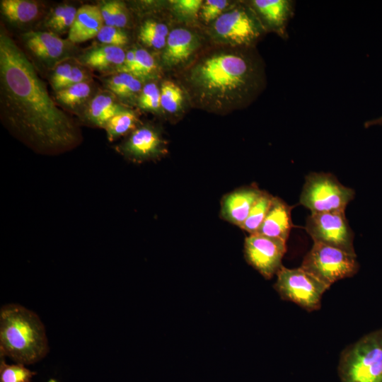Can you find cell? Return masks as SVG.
I'll list each match as a JSON object with an SVG mask.
<instances>
[{"instance_id": "9", "label": "cell", "mask_w": 382, "mask_h": 382, "mask_svg": "<svg viewBox=\"0 0 382 382\" xmlns=\"http://www.w3.org/2000/svg\"><path fill=\"white\" fill-rule=\"evenodd\" d=\"M305 228L313 241L356 255L354 233L345 212L311 213L306 219Z\"/></svg>"}, {"instance_id": "32", "label": "cell", "mask_w": 382, "mask_h": 382, "mask_svg": "<svg viewBox=\"0 0 382 382\" xmlns=\"http://www.w3.org/2000/svg\"><path fill=\"white\" fill-rule=\"evenodd\" d=\"M139 103L146 110L158 109L161 106V91L155 83H148L142 88Z\"/></svg>"}, {"instance_id": "8", "label": "cell", "mask_w": 382, "mask_h": 382, "mask_svg": "<svg viewBox=\"0 0 382 382\" xmlns=\"http://www.w3.org/2000/svg\"><path fill=\"white\" fill-rule=\"evenodd\" d=\"M264 30L254 11L244 6L223 13L213 25L214 35L219 41L243 47H252Z\"/></svg>"}, {"instance_id": "2", "label": "cell", "mask_w": 382, "mask_h": 382, "mask_svg": "<svg viewBox=\"0 0 382 382\" xmlns=\"http://www.w3.org/2000/svg\"><path fill=\"white\" fill-rule=\"evenodd\" d=\"M250 48L213 52L191 67L187 81L202 105L224 110L248 105L257 97L264 88L265 71Z\"/></svg>"}, {"instance_id": "25", "label": "cell", "mask_w": 382, "mask_h": 382, "mask_svg": "<svg viewBox=\"0 0 382 382\" xmlns=\"http://www.w3.org/2000/svg\"><path fill=\"white\" fill-rule=\"evenodd\" d=\"M91 92L90 84L83 81L57 91L56 98L60 103L73 107L83 102Z\"/></svg>"}, {"instance_id": "19", "label": "cell", "mask_w": 382, "mask_h": 382, "mask_svg": "<svg viewBox=\"0 0 382 382\" xmlns=\"http://www.w3.org/2000/svg\"><path fill=\"white\" fill-rule=\"evenodd\" d=\"M124 110L110 94L101 93L90 102L88 117L94 124L105 127L110 119Z\"/></svg>"}, {"instance_id": "23", "label": "cell", "mask_w": 382, "mask_h": 382, "mask_svg": "<svg viewBox=\"0 0 382 382\" xmlns=\"http://www.w3.org/2000/svg\"><path fill=\"white\" fill-rule=\"evenodd\" d=\"M108 88L117 96L129 97L141 89L140 81L134 75L122 72L108 80Z\"/></svg>"}, {"instance_id": "10", "label": "cell", "mask_w": 382, "mask_h": 382, "mask_svg": "<svg viewBox=\"0 0 382 382\" xmlns=\"http://www.w3.org/2000/svg\"><path fill=\"white\" fill-rule=\"evenodd\" d=\"M286 250V242L260 234H251L245 240L246 261L265 279L272 278L281 268Z\"/></svg>"}, {"instance_id": "33", "label": "cell", "mask_w": 382, "mask_h": 382, "mask_svg": "<svg viewBox=\"0 0 382 382\" xmlns=\"http://www.w3.org/2000/svg\"><path fill=\"white\" fill-rule=\"evenodd\" d=\"M226 0H207L201 7V17L204 21L209 23L218 18L228 6Z\"/></svg>"}, {"instance_id": "29", "label": "cell", "mask_w": 382, "mask_h": 382, "mask_svg": "<svg viewBox=\"0 0 382 382\" xmlns=\"http://www.w3.org/2000/svg\"><path fill=\"white\" fill-rule=\"evenodd\" d=\"M183 100L181 88L171 81H165L161 89V106L167 112L174 113L180 108Z\"/></svg>"}, {"instance_id": "1", "label": "cell", "mask_w": 382, "mask_h": 382, "mask_svg": "<svg viewBox=\"0 0 382 382\" xmlns=\"http://www.w3.org/2000/svg\"><path fill=\"white\" fill-rule=\"evenodd\" d=\"M0 112L5 124L37 149H65L79 139L71 119L56 105L33 64L2 30Z\"/></svg>"}, {"instance_id": "13", "label": "cell", "mask_w": 382, "mask_h": 382, "mask_svg": "<svg viewBox=\"0 0 382 382\" xmlns=\"http://www.w3.org/2000/svg\"><path fill=\"white\" fill-rule=\"evenodd\" d=\"M262 192L255 187H247L226 195L221 201L222 218L241 227Z\"/></svg>"}, {"instance_id": "12", "label": "cell", "mask_w": 382, "mask_h": 382, "mask_svg": "<svg viewBox=\"0 0 382 382\" xmlns=\"http://www.w3.org/2000/svg\"><path fill=\"white\" fill-rule=\"evenodd\" d=\"M122 151L134 160L143 161L161 155L165 151V144L155 129L144 126L134 130L122 145Z\"/></svg>"}, {"instance_id": "15", "label": "cell", "mask_w": 382, "mask_h": 382, "mask_svg": "<svg viewBox=\"0 0 382 382\" xmlns=\"http://www.w3.org/2000/svg\"><path fill=\"white\" fill-rule=\"evenodd\" d=\"M23 38L28 50L46 62L59 59L66 49V42L52 32L30 31Z\"/></svg>"}, {"instance_id": "4", "label": "cell", "mask_w": 382, "mask_h": 382, "mask_svg": "<svg viewBox=\"0 0 382 382\" xmlns=\"http://www.w3.org/2000/svg\"><path fill=\"white\" fill-rule=\"evenodd\" d=\"M341 382H382V328L371 332L342 353Z\"/></svg>"}, {"instance_id": "17", "label": "cell", "mask_w": 382, "mask_h": 382, "mask_svg": "<svg viewBox=\"0 0 382 382\" xmlns=\"http://www.w3.org/2000/svg\"><path fill=\"white\" fill-rule=\"evenodd\" d=\"M104 25L100 8L95 5H83L77 9L74 22L69 29V40L82 42L98 34Z\"/></svg>"}, {"instance_id": "34", "label": "cell", "mask_w": 382, "mask_h": 382, "mask_svg": "<svg viewBox=\"0 0 382 382\" xmlns=\"http://www.w3.org/2000/svg\"><path fill=\"white\" fill-rule=\"evenodd\" d=\"M170 2L178 13L187 17L195 16L203 4L201 0H174Z\"/></svg>"}, {"instance_id": "37", "label": "cell", "mask_w": 382, "mask_h": 382, "mask_svg": "<svg viewBox=\"0 0 382 382\" xmlns=\"http://www.w3.org/2000/svg\"><path fill=\"white\" fill-rule=\"evenodd\" d=\"M135 50H129L126 53L122 65L119 68L122 72L132 74L135 64Z\"/></svg>"}, {"instance_id": "38", "label": "cell", "mask_w": 382, "mask_h": 382, "mask_svg": "<svg viewBox=\"0 0 382 382\" xmlns=\"http://www.w3.org/2000/svg\"><path fill=\"white\" fill-rule=\"evenodd\" d=\"M373 126H382V115L365 122L364 127L369 128Z\"/></svg>"}, {"instance_id": "36", "label": "cell", "mask_w": 382, "mask_h": 382, "mask_svg": "<svg viewBox=\"0 0 382 382\" xmlns=\"http://www.w3.org/2000/svg\"><path fill=\"white\" fill-rule=\"evenodd\" d=\"M86 75L83 71L79 67L73 66L71 74L64 82L62 88L85 81Z\"/></svg>"}, {"instance_id": "20", "label": "cell", "mask_w": 382, "mask_h": 382, "mask_svg": "<svg viewBox=\"0 0 382 382\" xmlns=\"http://www.w3.org/2000/svg\"><path fill=\"white\" fill-rule=\"evenodd\" d=\"M1 10L3 15L10 21L25 23L36 18L39 13V6L32 1L2 0Z\"/></svg>"}, {"instance_id": "26", "label": "cell", "mask_w": 382, "mask_h": 382, "mask_svg": "<svg viewBox=\"0 0 382 382\" xmlns=\"http://www.w3.org/2000/svg\"><path fill=\"white\" fill-rule=\"evenodd\" d=\"M105 25L118 28L125 27L128 21L124 4L116 1L105 3L100 8Z\"/></svg>"}, {"instance_id": "22", "label": "cell", "mask_w": 382, "mask_h": 382, "mask_svg": "<svg viewBox=\"0 0 382 382\" xmlns=\"http://www.w3.org/2000/svg\"><path fill=\"white\" fill-rule=\"evenodd\" d=\"M168 34V28L165 24L147 21L141 25L139 37L147 46L161 49L166 46Z\"/></svg>"}, {"instance_id": "31", "label": "cell", "mask_w": 382, "mask_h": 382, "mask_svg": "<svg viewBox=\"0 0 382 382\" xmlns=\"http://www.w3.org/2000/svg\"><path fill=\"white\" fill-rule=\"evenodd\" d=\"M97 39L106 45L122 47L128 42V36L120 28L104 25L96 36Z\"/></svg>"}, {"instance_id": "21", "label": "cell", "mask_w": 382, "mask_h": 382, "mask_svg": "<svg viewBox=\"0 0 382 382\" xmlns=\"http://www.w3.org/2000/svg\"><path fill=\"white\" fill-rule=\"evenodd\" d=\"M273 197L271 195L262 191L241 228L250 235L255 234L265 219Z\"/></svg>"}, {"instance_id": "7", "label": "cell", "mask_w": 382, "mask_h": 382, "mask_svg": "<svg viewBox=\"0 0 382 382\" xmlns=\"http://www.w3.org/2000/svg\"><path fill=\"white\" fill-rule=\"evenodd\" d=\"M274 288L282 299L295 303L308 311L320 308L323 294L330 287L303 270L284 266L277 272Z\"/></svg>"}, {"instance_id": "6", "label": "cell", "mask_w": 382, "mask_h": 382, "mask_svg": "<svg viewBox=\"0 0 382 382\" xmlns=\"http://www.w3.org/2000/svg\"><path fill=\"white\" fill-rule=\"evenodd\" d=\"M359 267L356 255L320 243H313L301 265L329 287L338 280L354 276Z\"/></svg>"}, {"instance_id": "35", "label": "cell", "mask_w": 382, "mask_h": 382, "mask_svg": "<svg viewBox=\"0 0 382 382\" xmlns=\"http://www.w3.org/2000/svg\"><path fill=\"white\" fill-rule=\"evenodd\" d=\"M72 68L73 66L69 63H64L56 67L51 79L52 87L56 92L62 88L64 82L71 74Z\"/></svg>"}, {"instance_id": "18", "label": "cell", "mask_w": 382, "mask_h": 382, "mask_svg": "<svg viewBox=\"0 0 382 382\" xmlns=\"http://www.w3.org/2000/svg\"><path fill=\"white\" fill-rule=\"evenodd\" d=\"M126 53L121 47L105 45L91 50L83 58L88 66L97 69L120 67L124 63Z\"/></svg>"}, {"instance_id": "5", "label": "cell", "mask_w": 382, "mask_h": 382, "mask_svg": "<svg viewBox=\"0 0 382 382\" xmlns=\"http://www.w3.org/2000/svg\"><path fill=\"white\" fill-rule=\"evenodd\" d=\"M354 195V190L343 185L333 175L311 173L306 176L299 202L311 213L345 212Z\"/></svg>"}, {"instance_id": "3", "label": "cell", "mask_w": 382, "mask_h": 382, "mask_svg": "<svg viewBox=\"0 0 382 382\" xmlns=\"http://www.w3.org/2000/svg\"><path fill=\"white\" fill-rule=\"evenodd\" d=\"M45 325L33 311L17 303L0 309V356L16 363L32 364L49 352Z\"/></svg>"}, {"instance_id": "11", "label": "cell", "mask_w": 382, "mask_h": 382, "mask_svg": "<svg viewBox=\"0 0 382 382\" xmlns=\"http://www.w3.org/2000/svg\"><path fill=\"white\" fill-rule=\"evenodd\" d=\"M295 2L290 0H254L251 8L262 25L277 33L283 37L287 36L286 26L294 13Z\"/></svg>"}, {"instance_id": "27", "label": "cell", "mask_w": 382, "mask_h": 382, "mask_svg": "<svg viewBox=\"0 0 382 382\" xmlns=\"http://www.w3.org/2000/svg\"><path fill=\"white\" fill-rule=\"evenodd\" d=\"M77 9L69 5L57 7L47 21V25L57 32H62L72 26Z\"/></svg>"}, {"instance_id": "14", "label": "cell", "mask_w": 382, "mask_h": 382, "mask_svg": "<svg viewBox=\"0 0 382 382\" xmlns=\"http://www.w3.org/2000/svg\"><path fill=\"white\" fill-rule=\"evenodd\" d=\"M291 211V206L274 197L265 219L255 234L286 242L292 227Z\"/></svg>"}, {"instance_id": "24", "label": "cell", "mask_w": 382, "mask_h": 382, "mask_svg": "<svg viewBox=\"0 0 382 382\" xmlns=\"http://www.w3.org/2000/svg\"><path fill=\"white\" fill-rule=\"evenodd\" d=\"M137 122L136 115L132 111L124 110L117 113L105 126L109 139L112 140L132 130Z\"/></svg>"}, {"instance_id": "28", "label": "cell", "mask_w": 382, "mask_h": 382, "mask_svg": "<svg viewBox=\"0 0 382 382\" xmlns=\"http://www.w3.org/2000/svg\"><path fill=\"white\" fill-rule=\"evenodd\" d=\"M36 374L23 364H8L2 358L1 359L0 382H31Z\"/></svg>"}, {"instance_id": "30", "label": "cell", "mask_w": 382, "mask_h": 382, "mask_svg": "<svg viewBox=\"0 0 382 382\" xmlns=\"http://www.w3.org/2000/svg\"><path fill=\"white\" fill-rule=\"evenodd\" d=\"M135 64L132 74L137 78L150 76L156 69L153 57L144 49L135 50Z\"/></svg>"}, {"instance_id": "16", "label": "cell", "mask_w": 382, "mask_h": 382, "mask_svg": "<svg viewBox=\"0 0 382 382\" xmlns=\"http://www.w3.org/2000/svg\"><path fill=\"white\" fill-rule=\"evenodd\" d=\"M197 45L195 35L189 30L175 28L167 37L163 61L168 66H174L185 62L193 53Z\"/></svg>"}]
</instances>
